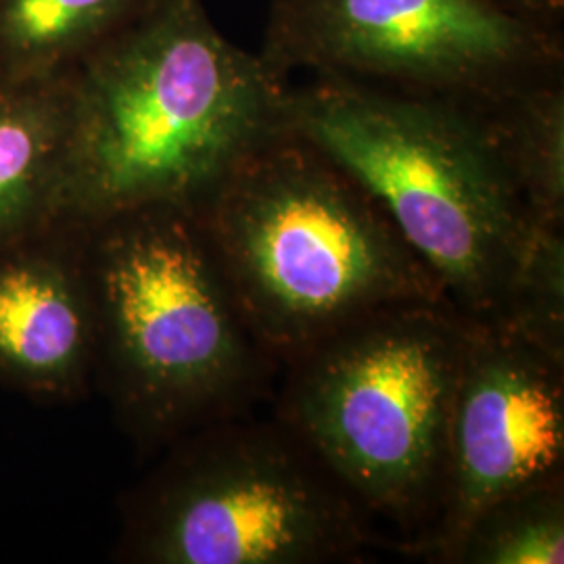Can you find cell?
Here are the masks:
<instances>
[{
	"label": "cell",
	"mask_w": 564,
	"mask_h": 564,
	"mask_svg": "<svg viewBox=\"0 0 564 564\" xmlns=\"http://www.w3.org/2000/svg\"><path fill=\"white\" fill-rule=\"evenodd\" d=\"M195 214L242 321L279 366L384 307L445 302L383 209L284 130Z\"/></svg>",
	"instance_id": "3957f363"
},
{
	"label": "cell",
	"mask_w": 564,
	"mask_h": 564,
	"mask_svg": "<svg viewBox=\"0 0 564 564\" xmlns=\"http://www.w3.org/2000/svg\"><path fill=\"white\" fill-rule=\"evenodd\" d=\"M477 105L529 214L538 223L564 224L563 74Z\"/></svg>",
	"instance_id": "7c38bea8"
},
{
	"label": "cell",
	"mask_w": 564,
	"mask_h": 564,
	"mask_svg": "<svg viewBox=\"0 0 564 564\" xmlns=\"http://www.w3.org/2000/svg\"><path fill=\"white\" fill-rule=\"evenodd\" d=\"M97 324L86 224L0 242V381L41 402L95 387Z\"/></svg>",
	"instance_id": "9c48e42d"
},
{
	"label": "cell",
	"mask_w": 564,
	"mask_h": 564,
	"mask_svg": "<svg viewBox=\"0 0 564 564\" xmlns=\"http://www.w3.org/2000/svg\"><path fill=\"white\" fill-rule=\"evenodd\" d=\"M445 563L563 564V481L538 485L485 508Z\"/></svg>",
	"instance_id": "4fadbf2b"
},
{
	"label": "cell",
	"mask_w": 564,
	"mask_h": 564,
	"mask_svg": "<svg viewBox=\"0 0 564 564\" xmlns=\"http://www.w3.org/2000/svg\"><path fill=\"white\" fill-rule=\"evenodd\" d=\"M508 11L529 20L561 25L564 18V0H491Z\"/></svg>",
	"instance_id": "9a60e30c"
},
{
	"label": "cell",
	"mask_w": 564,
	"mask_h": 564,
	"mask_svg": "<svg viewBox=\"0 0 564 564\" xmlns=\"http://www.w3.org/2000/svg\"><path fill=\"white\" fill-rule=\"evenodd\" d=\"M262 59L295 72L489 102L563 74L561 25L491 0H272Z\"/></svg>",
	"instance_id": "52a82bcc"
},
{
	"label": "cell",
	"mask_w": 564,
	"mask_h": 564,
	"mask_svg": "<svg viewBox=\"0 0 564 564\" xmlns=\"http://www.w3.org/2000/svg\"><path fill=\"white\" fill-rule=\"evenodd\" d=\"M470 324L445 302L400 303L282 364L276 419L368 521L395 524L410 552L437 514Z\"/></svg>",
	"instance_id": "5b68a950"
},
{
	"label": "cell",
	"mask_w": 564,
	"mask_h": 564,
	"mask_svg": "<svg viewBox=\"0 0 564 564\" xmlns=\"http://www.w3.org/2000/svg\"><path fill=\"white\" fill-rule=\"evenodd\" d=\"M76 69L0 80V242L69 220Z\"/></svg>",
	"instance_id": "30bf717a"
},
{
	"label": "cell",
	"mask_w": 564,
	"mask_h": 564,
	"mask_svg": "<svg viewBox=\"0 0 564 564\" xmlns=\"http://www.w3.org/2000/svg\"><path fill=\"white\" fill-rule=\"evenodd\" d=\"M86 224L95 384L144 447L241 416L279 366L232 300L195 212L155 205Z\"/></svg>",
	"instance_id": "277c9868"
},
{
	"label": "cell",
	"mask_w": 564,
	"mask_h": 564,
	"mask_svg": "<svg viewBox=\"0 0 564 564\" xmlns=\"http://www.w3.org/2000/svg\"><path fill=\"white\" fill-rule=\"evenodd\" d=\"M564 224L533 223L506 293L500 326L564 360Z\"/></svg>",
	"instance_id": "5bb4252c"
},
{
	"label": "cell",
	"mask_w": 564,
	"mask_h": 564,
	"mask_svg": "<svg viewBox=\"0 0 564 564\" xmlns=\"http://www.w3.org/2000/svg\"><path fill=\"white\" fill-rule=\"evenodd\" d=\"M282 130L383 209L460 316L498 323L535 218L477 102L314 76L289 86Z\"/></svg>",
	"instance_id": "7a4b0ae2"
},
{
	"label": "cell",
	"mask_w": 564,
	"mask_h": 564,
	"mask_svg": "<svg viewBox=\"0 0 564 564\" xmlns=\"http://www.w3.org/2000/svg\"><path fill=\"white\" fill-rule=\"evenodd\" d=\"M362 510L274 419L205 424L167 445L123 506L120 556L142 564H326L370 542Z\"/></svg>",
	"instance_id": "8992f818"
},
{
	"label": "cell",
	"mask_w": 564,
	"mask_h": 564,
	"mask_svg": "<svg viewBox=\"0 0 564 564\" xmlns=\"http://www.w3.org/2000/svg\"><path fill=\"white\" fill-rule=\"evenodd\" d=\"M158 0H0V80L76 67Z\"/></svg>",
	"instance_id": "8fae6325"
},
{
	"label": "cell",
	"mask_w": 564,
	"mask_h": 564,
	"mask_svg": "<svg viewBox=\"0 0 564 564\" xmlns=\"http://www.w3.org/2000/svg\"><path fill=\"white\" fill-rule=\"evenodd\" d=\"M76 69L67 218L197 212L282 132L291 82L230 41L203 0H158Z\"/></svg>",
	"instance_id": "6da1fadb"
},
{
	"label": "cell",
	"mask_w": 564,
	"mask_h": 564,
	"mask_svg": "<svg viewBox=\"0 0 564 564\" xmlns=\"http://www.w3.org/2000/svg\"><path fill=\"white\" fill-rule=\"evenodd\" d=\"M564 360L500 324H470L449 403L437 514L412 550L445 563L500 500L563 481Z\"/></svg>",
	"instance_id": "ba28073f"
}]
</instances>
